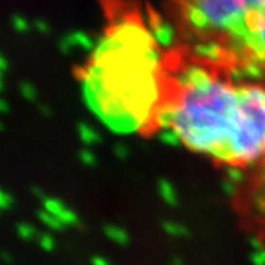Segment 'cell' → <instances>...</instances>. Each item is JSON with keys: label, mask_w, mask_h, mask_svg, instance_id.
Returning a JSON list of instances; mask_svg holds the SVG:
<instances>
[{"label": "cell", "mask_w": 265, "mask_h": 265, "mask_svg": "<svg viewBox=\"0 0 265 265\" xmlns=\"http://www.w3.org/2000/svg\"><path fill=\"white\" fill-rule=\"evenodd\" d=\"M215 165L249 169L265 156V84L168 49L156 131Z\"/></svg>", "instance_id": "6da1fadb"}, {"label": "cell", "mask_w": 265, "mask_h": 265, "mask_svg": "<svg viewBox=\"0 0 265 265\" xmlns=\"http://www.w3.org/2000/svg\"><path fill=\"white\" fill-rule=\"evenodd\" d=\"M118 12L83 68L84 99L116 131L153 132L168 49L159 46L139 14Z\"/></svg>", "instance_id": "7a4b0ae2"}, {"label": "cell", "mask_w": 265, "mask_h": 265, "mask_svg": "<svg viewBox=\"0 0 265 265\" xmlns=\"http://www.w3.org/2000/svg\"><path fill=\"white\" fill-rule=\"evenodd\" d=\"M182 44L232 74L265 81V0H171Z\"/></svg>", "instance_id": "3957f363"}, {"label": "cell", "mask_w": 265, "mask_h": 265, "mask_svg": "<svg viewBox=\"0 0 265 265\" xmlns=\"http://www.w3.org/2000/svg\"><path fill=\"white\" fill-rule=\"evenodd\" d=\"M240 224L258 239H265V156L245 171L233 196Z\"/></svg>", "instance_id": "277c9868"}, {"label": "cell", "mask_w": 265, "mask_h": 265, "mask_svg": "<svg viewBox=\"0 0 265 265\" xmlns=\"http://www.w3.org/2000/svg\"><path fill=\"white\" fill-rule=\"evenodd\" d=\"M43 209L48 211L56 216H59V219L65 226H74L77 224V215L74 211L68 209L59 199H53V198H44L43 200Z\"/></svg>", "instance_id": "5b68a950"}, {"label": "cell", "mask_w": 265, "mask_h": 265, "mask_svg": "<svg viewBox=\"0 0 265 265\" xmlns=\"http://www.w3.org/2000/svg\"><path fill=\"white\" fill-rule=\"evenodd\" d=\"M38 219L44 226H48L52 230H62L65 227V224L59 219V216H56V215H53V214H50L48 211H44V209H41L38 212Z\"/></svg>", "instance_id": "8992f818"}, {"label": "cell", "mask_w": 265, "mask_h": 265, "mask_svg": "<svg viewBox=\"0 0 265 265\" xmlns=\"http://www.w3.org/2000/svg\"><path fill=\"white\" fill-rule=\"evenodd\" d=\"M17 233L22 240H34L37 237V230L34 226L28 223H19L17 227Z\"/></svg>", "instance_id": "52a82bcc"}, {"label": "cell", "mask_w": 265, "mask_h": 265, "mask_svg": "<svg viewBox=\"0 0 265 265\" xmlns=\"http://www.w3.org/2000/svg\"><path fill=\"white\" fill-rule=\"evenodd\" d=\"M14 205V198L6 190L0 189V211H8Z\"/></svg>", "instance_id": "ba28073f"}, {"label": "cell", "mask_w": 265, "mask_h": 265, "mask_svg": "<svg viewBox=\"0 0 265 265\" xmlns=\"http://www.w3.org/2000/svg\"><path fill=\"white\" fill-rule=\"evenodd\" d=\"M38 243L44 250H52L55 248V239L50 234H41L38 237Z\"/></svg>", "instance_id": "9c48e42d"}, {"label": "cell", "mask_w": 265, "mask_h": 265, "mask_svg": "<svg viewBox=\"0 0 265 265\" xmlns=\"http://www.w3.org/2000/svg\"><path fill=\"white\" fill-rule=\"evenodd\" d=\"M0 256H2V258H3V261H5V262H8V264H12V261H14L12 255H9V253H6V252H3Z\"/></svg>", "instance_id": "30bf717a"}, {"label": "cell", "mask_w": 265, "mask_h": 265, "mask_svg": "<svg viewBox=\"0 0 265 265\" xmlns=\"http://www.w3.org/2000/svg\"><path fill=\"white\" fill-rule=\"evenodd\" d=\"M3 111H6V105L3 102H0V112H3Z\"/></svg>", "instance_id": "8fae6325"}, {"label": "cell", "mask_w": 265, "mask_h": 265, "mask_svg": "<svg viewBox=\"0 0 265 265\" xmlns=\"http://www.w3.org/2000/svg\"><path fill=\"white\" fill-rule=\"evenodd\" d=\"M0 131H2V124H0Z\"/></svg>", "instance_id": "7c38bea8"}]
</instances>
